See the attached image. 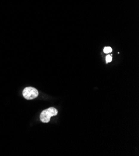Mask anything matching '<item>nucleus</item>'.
<instances>
[{"mask_svg":"<svg viewBox=\"0 0 139 156\" xmlns=\"http://www.w3.org/2000/svg\"><path fill=\"white\" fill-rule=\"evenodd\" d=\"M58 113V111L55 108L51 107L44 110L40 114V120L44 123H47L50 121L52 116H56Z\"/></svg>","mask_w":139,"mask_h":156,"instance_id":"nucleus-1","label":"nucleus"},{"mask_svg":"<svg viewBox=\"0 0 139 156\" xmlns=\"http://www.w3.org/2000/svg\"><path fill=\"white\" fill-rule=\"evenodd\" d=\"M112 57L110 55H108L106 56V62L107 63H109V62H110L111 61H112Z\"/></svg>","mask_w":139,"mask_h":156,"instance_id":"nucleus-4","label":"nucleus"},{"mask_svg":"<svg viewBox=\"0 0 139 156\" xmlns=\"http://www.w3.org/2000/svg\"><path fill=\"white\" fill-rule=\"evenodd\" d=\"M112 51V49L110 47H106L104 49V53H109Z\"/></svg>","mask_w":139,"mask_h":156,"instance_id":"nucleus-3","label":"nucleus"},{"mask_svg":"<svg viewBox=\"0 0 139 156\" xmlns=\"http://www.w3.org/2000/svg\"><path fill=\"white\" fill-rule=\"evenodd\" d=\"M39 94L38 90L33 87H26L23 92V95L26 100H31L38 97Z\"/></svg>","mask_w":139,"mask_h":156,"instance_id":"nucleus-2","label":"nucleus"}]
</instances>
